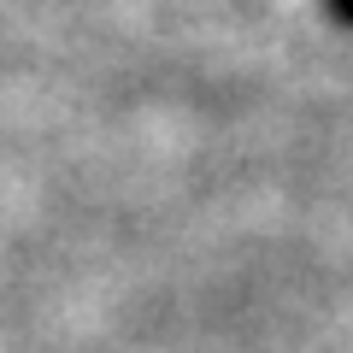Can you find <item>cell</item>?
<instances>
[{"mask_svg":"<svg viewBox=\"0 0 353 353\" xmlns=\"http://www.w3.org/2000/svg\"><path fill=\"white\" fill-rule=\"evenodd\" d=\"M336 6H341V12H347V18H353V0H336Z\"/></svg>","mask_w":353,"mask_h":353,"instance_id":"obj_1","label":"cell"}]
</instances>
